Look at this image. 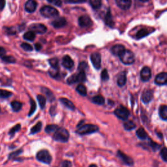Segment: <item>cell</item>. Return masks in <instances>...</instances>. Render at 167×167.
<instances>
[{"label":"cell","instance_id":"cell-1","mask_svg":"<svg viewBox=\"0 0 167 167\" xmlns=\"http://www.w3.org/2000/svg\"><path fill=\"white\" fill-rule=\"evenodd\" d=\"M69 138V134L67 129L64 128H60L57 129L54 135V139L56 141L61 142H66Z\"/></svg>","mask_w":167,"mask_h":167},{"label":"cell","instance_id":"cell-2","mask_svg":"<svg viewBox=\"0 0 167 167\" xmlns=\"http://www.w3.org/2000/svg\"><path fill=\"white\" fill-rule=\"evenodd\" d=\"M119 57L121 61L125 65H131L135 62V55L129 50H125Z\"/></svg>","mask_w":167,"mask_h":167},{"label":"cell","instance_id":"cell-3","mask_svg":"<svg viewBox=\"0 0 167 167\" xmlns=\"http://www.w3.org/2000/svg\"><path fill=\"white\" fill-rule=\"evenodd\" d=\"M98 130H99V128H98L97 126L91 124H86L79 127L77 132L79 135H84L94 133V132H97Z\"/></svg>","mask_w":167,"mask_h":167},{"label":"cell","instance_id":"cell-4","mask_svg":"<svg viewBox=\"0 0 167 167\" xmlns=\"http://www.w3.org/2000/svg\"><path fill=\"white\" fill-rule=\"evenodd\" d=\"M40 12L46 18H55L59 15L58 10L51 6H44L42 7Z\"/></svg>","mask_w":167,"mask_h":167},{"label":"cell","instance_id":"cell-5","mask_svg":"<svg viewBox=\"0 0 167 167\" xmlns=\"http://www.w3.org/2000/svg\"><path fill=\"white\" fill-rule=\"evenodd\" d=\"M37 159L38 161L46 164H50L52 161V156L50 153L46 150L42 149L37 153Z\"/></svg>","mask_w":167,"mask_h":167},{"label":"cell","instance_id":"cell-6","mask_svg":"<svg viewBox=\"0 0 167 167\" xmlns=\"http://www.w3.org/2000/svg\"><path fill=\"white\" fill-rule=\"evenodd\" d=\"M86 80V73L84 71H80L77 74H73L67 79V83L69 84H73L77 82H83Z\"/></svg>","mask_w":167,"mask_h":167},{"label":"cell","instance_id":"cell-7","mask_svg":"<svg viewBox=\"0 0 167 167\" xmlns=\"http://www.w3.org/2000/svg\"><path fill=\"white\" fill-rule=\"evenodd\" d=\"M114 114L116 115L118 118L123 120H126L128 119L130 113L127 108L121 105L115 110Z\"/></svg>","mask_w":167,"mask_h":167},{"label":"cell","instance_id":"cell-8","mask_svg":"<svg viewBox=\"0 0 167 167\" xmlns=\"http://www.w3.org/2000/svg\"><path fill=\"white\" fill-rule=\"evenodd\" d=\"M90 59L94 67L96 69H99L101 67V56L98 52H94L90 56Z\"/></svg>","mask_w":167,"mask_h":167},{"label":"cell","instance_id":"cell-9","mask_svg":"<svg viewBox=\"0 0 167 167\" xmlns=\"http://www.w3.org/2000/svg\"><path fill=\"white\" fill-rule=\"evenodd\" d=\"M30 29L31 30V31H33L34 33H37L40 34H43L47 31V27L42 24H31L30 26Z\"/></svg>","mask_w":167,"mask_h":167},{"label":"cell","instance_id":"cell-10","mask_svg":"<svg viewBox=\"0 0 167 167\" xmlns=\"http://www.w3.org/2000/svg\"><path fill=\"white\" fill-rule=\"evenodd\" d=\"M153 97V91L151 90H146L143 91L142 94V101L144 104H148Z\"/></svg>","mask_w":167,"mask_h":167},{"label":"cell","instance_id":"cell-11","mask_svg":"<svg viewBox=\"0 0 167 167\" xmlns=\"http://www.w3.org/2000/svg\"><path fill=\"white\" fill-rule=\"evenodd\" d=\"M152 77L151 69L148 67H144L142 68L140 71V78L142 81L147 82Z\"/></svg>","mask_w":167,"mask_h":167},{"label":"cell","instance_id":"cell-12","mask_svg":"<svg viewBox=\"0 0 167 167\" xmlns=\"http://www.w3.org/2000/svg\"><path fill=\"white\" fill-rule=\"evenodd\" d=\"M155 83L159 86L167 84V73H161L158 74L155 77Z\"/></svg>","mask_w":167,"mask_h":167},{"label":"cell","instance_id":"cell-13","mask_svg":"<svg viewBox=\"0 0 167 167\" xmlns=\"http://www.w3.org/2000/svg\"><path fill=\"white\" fill-rule=\"evenodd\" d=\"M79 26L82 27H89L92 24V20L87 15H83L80 16L78 19Z\"/></svg>","mask_w":167,"mask_h":167},{"label":"cell","instance_id":"cell-14","mask_svg":"<svg viewBox=\"0 0 167 167\" xmlns=\"http://www.w3.org/2000/svg\"><path fill=\"white\" fill-rule=\"evenodd\" d=\"M117 155H118V157L123 161L124 164H125L127 165H129V166L133 165V164H134L133 160H132L129 156H127V155L126 154L123 153L122 152L119 150L117 153Z\"/></svg>","mask_w":167,"mask_h":167},{"label":"cell","instance_id":"cell-15","mask_svg":"<svg viewBox=\"0 0 167 167\" xmlns=\"http://www.w3.org/2000/svg\"><path fill=\"white\" fill-rule=\"evenodd\" d=\"M37 3L35 0H28L25 5V9L28 13H33L35 10Z\"/></svg>","mask_w":167,"mask_h":167},{"label":"cell","instance_id":"cell-16","mask_svg":"<svg viewBox=\"0 0 167 167\" xmlns=\"http://www.w3.org/2000/svg\"><path fill=\"white\" fill-rule=\"evenodd\" d=\"M118 6L123 10H128L131 6V0H116Z\"/></svg>","mask_w":167,"mask_h":167},{"label":"cell","instance_id":"cell-17","mask_svg":"<svg viewBox=\"0 0 167 167\" xmlns=\"http://www.w3.org/2000/svg\"><path fill=\"white\" fill-rule=\"evenodd\" d=\"M62 65L67 69H71L74 66V61L70 56H65L63 57L62 60Z\"/></svg>","mask_w":167,"mask_h":167},{"label":"cell","instance_id":"cell-18","mask_svg":"<svg viewBox=\"0 0 167 167\" xmlns=\"http://www.w3.org/2000/svg\"><path fill=\"white\" fill-rule=\"evenodd\" d=\"M125 50V47L122 44H116L111 48L112 53L115 56H119Z\"/></svg>","mask_w":167,"mask_h":167},{"label":"cell","instance_id":"cell-19","mask_svg":"<svg viewBox=\"0 0 167 167\" xmlns=\"http://www.w3.org/2000/svg\"><path fill=\"white\" fill-rule=\"evenodd\" d=\"M67 24V21L65 19L63 18V17H60V18L54 20L52 22V25L56 28H60L64 26Z\"/></svg>","mask_w":167,"mask_h":167},{"label":"cell","instance_id":"cell-20","mask_svg":"<svg viewBox=\"0 0 167 167\" xmlns=\"http://www.w3.org/2000/svg\"><path fill=\"white\" fill-rule=\"evenodd\" d=\"M60 101L66 108L70 109V110H71V111L75 110V106H74V105L73 104V102L71 101L70 100L66 99V98H60Z\"/></svg>","mask_w":167,"mask_h":167},{"label":"cell","instance_id":"cell-21","mask_svg":"<svg viewBox=\"0 0 167 167\" xmlns=\"http://www.w3.org/2000/svg\"><path fill=\"white\" fill-rule=\"evenodd\" d=\"M127 82V77L126 73L125 72L121 73L119 76L118 77L117 79V84L119 86V87H123L126 84Z\"/></svg>","mask_w":167,"mask_h":167},{"label":"cell","instance_id":"cell-22","mask_svg":"<svg viewBox=\"0 0 167 167\" xmlns=\"http://www.w3.org/2000/svg\"><path fill=\"white\" fill-rule=\"evenodd\" d=\"M105 23L109 27H113L114 23L112 19V16L111 14V11L110 9L108 10V12L105 16Z\"/></svg>","mask_w":167,"mask_h":167},{"label":"cell","instance_id":"cell-23","mask_svg":"<svg viewBox=\"0 0 167 167\" xmlns=\"http://www.w3.org/2000/svg\"><path fill=\"white\" fill-rule=\"evenodd\" d=\"M136 135L141 140H145L148 138L147 132H146L144 129L142 127H140L136 131Z\"/></svg>","mask_w":167,"mask_h":167},{"label":"cell","instance_id":"cell-24","mask_svg":"<svg viewBox=\"0 0 167 167\" xmlns=\"http://www.w3.org/2000/svg\"><path fill=\"white\" fill-rule=\"evenodd\" d=\"M91 101L94 103H95V104L99 105H103L105 102L104 97L101 95H96V96L94 97L93 98H92Z\"/></svg>","mask_w":167,"mask_h":167},{"label":"cell","instance_id":"cell-25","mask_svg":"<svg viewBox=\"0 0 167 167\" xmlns=\"http://www.w3.org/2000/svg\"><path fill=\"white\" fill-rule=\"evenodd\" d=\"M159 116L163 120H167V106L163 105L159 108Z\"/></svg>","mask_w":167,"mask_h":167},{"label":"cell","instance_id":"cell-26","mask_svg":"<svg viewBox=\"0 0 167 167\" xmlns=\"http://www.w3.org/2000/svg\"><path fill=\"white\" fill-rule=\"evenodd\" d=\"M123 127L125 130L131 131V130L135 129L136 128V125L133 122H132V121H127V122L124 123Z\"/></svg>","mask_w":167,"mask_h":167},{"label":"cell","instance_id":"cell-27","mask_svg":"<svg viewBox=\"0 0 167 167\" xmlns=\"http://www.w3.org/2000/svg\"><path fill=\"white\" fill-rule=\"evenodd\" d=\"M24 39L27 41H33L35 39V33L32 31L26 32L24 35Z\"/></svg>","mask_w":167,"mask_h":167},{"label":"cell","instance_id":"cell-28","mask_svg":"<svg viewBox=\"0 0 167 167\" xmlns=\"http://www.w3.org/2000/svg\"><path fill=\"white\" fill-rule=\"evenodd\" d=\"M11 107H12L13 110L15 111V112H19L21 110L22 108V104L19 102V101H13L12 102H11Z\"/></svg>","mask_w":167,"mask_h":167},{"label":"cell","instance_id":"cell-29","mask_svg":"<svg viewBox=\"0 0 167 167\" xmlns=\"http://www.w3.org/2000/svg\"><path fill=\"white\" fill-rule=\"evenodd\" d=\"M42 91L46 95V96L48 97V99L50 101H52L55 99V97H54L53 94L52 93V91L50 90H48V88H44V87L42 88Z\"/></svg>","mask_w":167,"mask_h":167},{"label":"cell","instance_id":"cell-30","mask_svg":"<svg viewBox=\"0 0 167 167\" xmlns=\"http://www.w3.org/2000/svg\"><path fill=\"white\" fill-rule=\"evenodd\" d=\"M90 3L92 8L94 9H99L102 5L101 0H90Z\"/></svg>","mask_w":167,"mask_h":167},{"label":"cell","instance_id":"cell-31","mask_svg":"<svg viewBox=\"0 0 167 167\" xmlns=\"http://www.w3.org/2000/svg\"><path fill=\"white\" fill-rule=\"evenodd\" d=\"M76 90L78 93L82 96H86V95H87V90H86L85 86L82 84H79L77 87Z\"/></svg>","mask_w":167,"mask_h":167},{"label":"cell","instance_id":"cell-32","mask_svg":"<svg viewBox=\"0 0 167 167\" xmlns=\"http://www.w3.org/2000/svg\"><path fill=\"white\" fill-rule=\"evenodd\" d=\"M49 74L54 78H58L60 77V73L58 71V68H53L52 67L48 71Z\"/></svg>","mask_w":167,"mask_h":167},{"label":"cell","instance_id":"cell-33","mask_svg":"<svg viewBox=\"0 0 167 167\" xmlns=\"http://www.w3.org/2000/svg\"><path fill=\"white\" fill-rule=\"evenodd\" d=\"M149 34V32L146 30V29L145 28L141 29V30H139L136 33V38L139 39L148 35Z\"/></svg>","mask_w":167,"mask_h":167},{"label":"cell","instance_id":"cell-34","mask_svg":"<svg viewBox=\"0 0 167 167\" xmlns=\"http://www.w3.org/2000/svg\"><path fill=\"white\" fill-rule=\"evenodd\" d=\"M58 129L59 127L56 125H49L46 127L45 131L47 133H52V132H55Z\"/></svg>","mask_w":167,"mask_h":167},{"label":"cell","instance_id":"cell-35","mask_svg":"<svg viewBox=\"0 0 167 167\" xmlns=\"http://www.w3.org/2000/svg\"><path fill=\"white\" fill-rule=\"evenodd\" d=\"M42 128V123L41 122H39L35 125H34L31 129V134H35L37 132H39L41 130Z\"/></svg>","mask_w":167,"mask_h":167},{"label":"cell","instance_id":"cell-36","mask_svg":"<svg viewBox=\"0 0 167 167\" xmlns=\"http://www.w3.org/2000/svg\"><path fill=\"white\" fill-rule=\"evenodd\" d=\"M37 101L39 102V104L42 109H43L45 107L46 105V98L42 95H38L37 97Z\"/></svg>","mask_w":167,"mask_h":167},{"label":"cell","instance_id":"cell-37","mask_svg":"<svg viewBox=\"0 0 167 167\" xmlns=\"http://www.w3.org/2000/svg\"><path fill=\"white\" fill-rule=\"evenodd\" d=\"M30 104H31V108H30V112H29L28 113L29 116H31L32 114H34V112H35V111H36V108H37V105H36L35 101H33L31 99H30Z\"/></svg>","mask_w":167,"mask_h":167},{"label":"cell","instance_id":"cell-38","mask_svg":"<svg viewBox=\"0 0 167 167\" xmlns=\"http://www.w3.org/2000/svg\"><path fill=\"white\" fill-rule=\"evenodd\" d=\"M12 92H10L7 90H0V98H8L12 95Z\"/></svg>","mask_w":167,"mask_h":167},{"label":"cell","instance_id":"cell-39","mask_svg":"<svg viewBox=\"0 0 167 167\" xmlns=\"http://www.w3.org/2000/svg\"><path fill=\"white\" fill-rule=\"evenodd\" d=\"M2 60L8 63H15L16 62V60L13 56H3L2 57Z\"/></svg>","mask_w":167,"mask_h":167},{"label":"cell","instance_id":"cell-40","mask_svg":"<svg viewBox=\"0 0 167 167\" xmlns=\"http://www.w3.org/2000/svg\"><path fill=\"white\" fill-rule=\"evenodd\" d=\"M148 144H149V145L150 146V147L152 148V149H153V151H156V150H157L158 149H159L161 148V145L158 144L156 143V142H153L151 139H149Z\"/></svg>","mask_w":167,"mask_h":167},{"label":"cell","instance_id":"cell-41","mask_svg":"<svg viewBox=\"0 0 167 167\" xmlns=\"http://www.w3.org/2000/svg\"><path fill=\"white\" fill-rule=\"evenodd\" d=\"M20 128H21V125H20V124H17V125H16L15 126H14L9 131V135H10V136H13L17 131H20Z\"/></svg>","mask_w":167,"mask_h":167},{"label":"cell","instance_id":"cell-42","mask_svg":"<svg viewBox=\"0 0 167 167\" xmlns=\"http://www.w3.org/2000/svg\"><path fill=\"white\" fill-rule=\"evenodd\" d=\"M49 63L52 67L58 68L59 61L57 58H52L49 60Z\"/></svg>","mask_w":167,"mask_h":167},{"label":"cell","instance_id":"cell-43","mask_svg":"<svg viewBox=\"0 0 167 167\" xmlns=\"http://www.w3.org/2000/svg\"><path fill=\"white\" fill-rule=\"evenodd\" d=\"M21 47L24 49L25 51L30 52L33 50V47L31 46L27 43H23L21 44Z\"/></svg>","mask_w":167,"mask_h":167},{"label":"cell","instance_id":"cell-44","mask_svg":"<svg viewBox=\"0 0 167 167\" xmlns=\"http://www.w3.org/2000/svg\"><path fill=\"white\" fill-rule=\"evenodd\" d=\"M161 157L165 161H167V148H164L161 151Z\"/></svg>","mask_w":167,"mask_h":167},{"label":"cell","instance_id":"cell-45","mask_svg":"<svg viewBox=\"0 0 167 167\" xmlns=\"http://www.w3.org/2000/svg\"><path fill=\"white\" fill-rule=\"evenodd\" d=\"M101 79L103 81H107L109 79V75L106 69H104L101 73Z\"/></svg>","mask_w":167,"mask_h":167},{"label":"cell","instance_id":"cell-46","mask_svg":"<svg viewBox=\"0 0 167 167\" xmlns=\"http://www.w3.org/2000/svg\"><path fill=\"white\" fill-rule=\"evenodd\" d=\"M47 1L52 5H56V6L57 7H61L62 5L61 0H47Z\"/></svg>","mask_w":167,"mask_h":167},{"label":"cell","instance_id":"cell-47","mask_svg":"<svg viewBox=\"0 0 167 167\" xmlns=\"http://www.w3.org/2000/svg\"><path fill=\"white\" fill-rule=\"evenodd\" d=\"M86 68H88V64L85 61H82L78 65V70L80 71H84Z\"/></svg>","mask_w":167,"mask_h":167},{"label":"cell","instance_id":"cell-48","mask_svg":"<svg viewBox=\"0 0 167 167\" xmlns=\"http://www.w3.org/2000/svg\"><path fill=\"white\" fill-rule=\"evenodd\" d=\"M22 152V150H21V149H20V150H18V151H16V152H13V153H11L9 155V159H12V158H14V157H16V156H18V155H19L20 153Z\"/></svg>","mask_w":167,"mask_h":167},{"label":"cell","instance_id":"cell-49","mask_svg":"<svg viewBox=\"0 0 167 167\" xmlns=\"http://www.w3.org/2000/svg\"><path fill=\"white\" fill-rule=\"evenodd\" d=\"M72 165L69 161H64L61 163V167H71Z\"/></svg>","mask_w":167,"mask_h":167},{"label":"cell","instance_id":"cell-50","mask_svg":"<svg viewBox=\"0 0 167 167\" xmlns=\"http://www.w3.org/2000/svg\"><path fill=\"white\" fill-rule=\"evenodd\" d=\"M5 6V0H0V11H2Z\"/></svg>","mask_w":167,"mask_h":167},{"label":"cell","instance_id":"cell-51","mask_svg":"<svg viewBox=\"0 0 167 167\" xmlns=\"http://www.w3.org/2000/svg\"><path fill=\"white\" fill-rule=\"evenodd\" d=\"M6 53V50H5L4 48L0 47V57H3Z\"/></svg>","mask_w":167,"mask_h":167},{"label":"cell","instance_id":"cell-52","mask_svg":"<svg viewBox=\"0 0 167 167\" xmlns=\"http://www.w3.org/2000/svg\"><path fill=\"white\" fill-rule=\"evenodd\" d=\"M35 48L36 50L39 51L41 49V48H42V46H41V44H39V43H36V44H35Z\"/></svg>","mask_w":167,"mask_h":167},{"label":"cell","instance_id":"cell-53","mask_svg":"<svg viewBox=\"0 0 167 167\" xmlns=\"http://www.w3.org/2000/svg\"><path fill=\"white\" fill-rule=\"evenodd\" d=\"M89 167H97V166L95 165H94V164H92V165H91Z\"/></svg>","mask_w":167,"mask_h":167},{"label":"cell","instance_id":"cell-54","mask_svg":"<svg viewBox=\"0 0 167 167\" xmlns=\"http://www.w3.org/2000/svg\"><path fill=\"white\" fill-rule=\"evenodd\" d=\"M140 1L142 2H146L148 1V0H140Z\"/></svg>","mask_w":167,"mask_h":167},{"label":"cell","instance_id":"cell-55","mask_svg":"<svg viewBox=\"0 0 167 167\" xmlns=\"http://www.w3.org/2000/svg\"><path fill=\"white\" fill-rule=\"evenodd\" d=\"M86 1V0H79L80 2H84Z\"/></svg>","mask_w":167,"mask_h":167}]
</instances>
